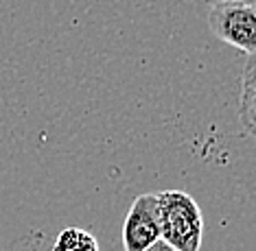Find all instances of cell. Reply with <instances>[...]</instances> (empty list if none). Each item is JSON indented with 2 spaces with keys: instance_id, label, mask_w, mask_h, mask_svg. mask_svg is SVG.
<instances>
[{
  "instance_id": "1",
  "label": "cell",
  "mask_w": 256,
  "mask_h": 251,
  "mask_svg": "<svg viewBox=\"0 0 256 251\" xmlns=\"http://www.w3.org/2000/svg\"><path fill=\"white\" fill-rule=\"evenodd\" d=\"M156 195L162 241L180 251H200L204 241V214L197 201L184 190H162Z\"/></svg>"
},
{
  "instance_id": "2",
  "label": "cell",
  "mask_w": 256,
  "mask_h": 251,
  "mask_svg": "<svg viewBox=\"0 0 256 251\" xmlns=\"http://www.w3.org/2000/svg\"><path fill=\"white\" fill-rule=\"evenodd\" d=\"M208 26L221 42L250 55H256V4L219 2L210 4Z\"/></svg>"
},
{
  "instance_id": "3",
  "label": "cell",
  "mask_w": 256,
  "mask_h": 251,
  "mask_svg": "<svg viewBox=\"0 0 256 251\" xmlns=\"http://www.w3.org/2000/svg\"><path fill=\"white\" fill-rule=\"evenodd\" d=\"M162 238L160 214H158V195L136 197L123 223V249L125 251H144Z\"/></svg>"
},
{
  "instance_id": "4",
  "label": "cell",
  "mask_w": 256,
  "mask_h": 251,
  "mask_svg": "<svg viewBox=\"0 0 256 251\" xmlns=\"http://www.w3.org/2000/svg\"><path fill=\"white\" fill-rule=\"evenodd\" d=\"M238 118L250 136L256 140V55H250L241 79V96H238Z\"/></svg>"
},
{
  "instance_id": "5",
  "label": "cell",
  "mask_w": 256,
  "mask_h": 251,
  "mask_svg": "<svg viewBox=\"0 0 256 251\" xmlns=\"http://www.w3.org/2000/svg\"><path fill=\"white\" fill-rule=\"evenodd\" d=\"M50 251H98V241L88 230L66 227L55 238V245Z\"/></svg>"
},
{
  "instance_id": "6",
  "label": "cell",
  "mask_w": 256,
  "mask_h": 251,
  "mask_svg": "<svg viewBox=\"0 0 256 251\" xmlns=\"http://www.w3.org/2000/svg\"><path fill=\"white\" fill-rule=\"evenodd\" d=\"M144 251H180V249H176L173 245H168L166 241H162V238H160L158 243H154L149 249H144Z\"/></svg>"
},
{
  "instance_id": "7",
  "label": "cell",
  "mask_w": 256,
  "mask_h": 251,
  "mask_svg": "<svg viewBox=\"0 0 256 251\" xmlns=\"http://www.w3.org/2000/svg\"><path fill=\"white\" fill-rule=\"evenodd\" d=\"M210 4H219V2H254L256 4V0H208Z\"/></svg>"
}]
</instances>
